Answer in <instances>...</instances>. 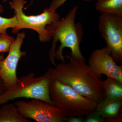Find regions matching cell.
Instances as JSON below:
<instances>
[{"instance_id":"obj_1","label":"cell","mask_w":122,"mask_h":122,"mask_svg":"<svg viewBox=\"0 0 122 122\" xmlns=\"http://www.w3.org/2000/svg\"><path fill=\"white\" fill-rule=\"evenodd\" d=\"M69 62L56 65L51 77L70 86L81 95L100 102L106 98L102 76L96 74L86 62L67 55Z\"/></svg>"},{"instance_id":"obj_2","label":"cell","mask_w":122,"mask_h":122,"mask_svg":"<svg viewBox=\"0 0 122 122\" xmlns=\"http://www.w3.org/2000/svg\"><path fill=\"white\" fill-rule=\"evenodd\" d=\"M78 7L75 6L61 20L48 25L46 29L53 38L52 47L49 53L52 64L56 66L55 58L63 63L66 62L62 55L64 48H70V56L75 58L86 62L82 54L80 44L83 38V26L80 23H76L75 18Z\"/></svg>"},{"instance_id":"obj_3","label":"cell","mask_w":122,"mask_h":122,"mask_svg":"<svg viewBox=\"0 0 122 122\" xmlns=\"http://www.w3.org/2000/svg\"><path fill=\"white\" fill-rule=\"evenodd\" d=\"M52 69L49 68L45 74L40 77H36L35 73L30 72L18 78L14 86L7 89L0 96V106L20 98L39 99L54 106L49 91Z\"/></svg>"},{"instance_id":"obj_4","label":"cell","mask_w":122,"mask_h":122,"mask_svg":"<svg viewBox=\"0 0 122 122\" xmlns=\"http://www.w3.org/2000/svg\"><path fill=\"white\" fill-rule=\"evenodd\" d=\"M49 91L54 106L69 117L86 116L95 110L97 104L54 79H51Z\"/></svg>"},{"instance_id":"obj_5","label":"cell","mask_w":122,"mask_h":122,"mask_svg":"<svg viewBox=\"0 0 122 122\" xmlns=\"http://www.w3.org/2000/svg\"><path fill=\"white\" fill-rule=\"evenodd\" d=\"M25 2V0H12L10 2V7L15 11L18 23L16 27L12 29V33L15 34L22 29H30L38 33L40 41H49L52 37L46 27L60 20L59 14L49 8L44 9L43 12L39 15H26L23 11Z\"/></svg>"},{"instance_id":"obj_6","label":"cell","mask_w":122,"mask_h":122,"mask_svg":"<svg viewBox=\"0 0 122 122\" xmlns=\"http://www.w3.org/2000/svg\"><path fill=\"white\" fill-rule=\"evenodd\" d=\"M98 26L110 54L116 62H122V16L102 13L99 19Z\"/></svg>"},{"instance_id":"obj_7","label":"cell","mask_w":122,"mask_h":122,"mask_svg":"<svg viewBox=\"0 0 122 122\" xmlns=\"http://www.w3.org/2000/svg\"><path fill=\"white\" fill-rule=\"evenodd\" d=\"M14 104L22 117L37 122H65L68 117L58 107L39 99L18 100Z\"/></svg>"},{"instance_id":"obj_8","label":"cell","mask_w":122,"mask_h":122,"mask_svg":"<svg viewBox=\"0 0 122 122\" xmlns=\"http://www.w3.org/2000/svg\"><path fill=\"white\" fill-rule=\"evenodd\" d=\"M16 39L11 46L6 58L0 61V77L7 89L13 86L17 82V69L19 61L26 53L21 50L25 34L18 33Z\"/></svg>"},{"instance_id":"obj_9","label":"cell","mask_w":122,"mask_h":122,"mask_svg":"<svg viewBox=\"0 0 122 122\" xmlns=\"http://www.w3.org/2000/svg\"><path fill=\"white\" fill-rule=\"evenodd\" d=\"M89 65L96 74H103L122 83V66L116 64L107 48L95 50L91 55Z\"/></svg>"},{"instance_id":"obj_10","label":"cell","mask_w":122,"mask_h":122,"mask_svg":"<svg viewBox=\"0 0 122 122\" xmlns=\"http://www.w3.org/2000/svg\"><path fill=\"white\" fill-rule=\"evenodd\" d=\"M122 100H115L106 98L97 104L95 110L105 119L122 117L120 115Z\"/></svg>"},{"instance_id":"obj_11","label":"cell","mask_w":122,"mask_h":122,"mask_svg":"<svg viewBox=\"0 0 122 122\" xmlns=\"http://www.w3.org/2000/svg\"><path fill=\"white\" fill-rule=\"evenodd\" d=\"M0 107V122H30L22 117L16 107L12 103L3 105Z\"/></svg>"},{"instance_id":"obj_12","label":"cell","mask_w":122,"mask_h":122,"mask_svg":"<svg viewBox=\"0 0 122 122\" xmlns=\"http://www.w3.org/2000/svg\"><path fill=\"white\" fill-rule=\"evenodd\" d=\"M102 83L107 98L122 100V83L112 78L107 77Z\"/></svg>"},{"instance_id":"obj_13","label":"cell","mask_w":122,"mask_h":122,"mask_svg":"<svg viewBox=\"0 0 122 122\" xmlns=\"http://www.w3.org/2000/svg\"><path fill=\"white\" fill-rule=\"evenodd\" d=\"M95 5L101 13L113 14L122 16V0H98Z\"/></svg>"},{"instance_id":"obj_14","label":"cell","mask_w":122,"mask_h":122,"mask_svg":"<svg viewBox=\"0 0 122 122\" xmlns=\"http://www.w3.org/2000/svg\"><path fill=\"white\" fill-rule=\"evenodd\" d=\"M1 8L0 10V12ZM18 21L15 16L10 18H6L0 16V34L7 32L9 28H14L18 25Z\"/></svg>"},{"instance_id":"obj_15","label":"cell","mask_w":122,"mask_h":122,"mask_svg":"<svg viewBox=\"0 0 122 122\" xmlns=\"http://www.w3.org/2000/svg\"><path fill=\"white\" fill-rule=\"evenodd\" d=\"M14 40L13 37L8 35L7 33L0 34V54L8 52Z\"/></svg>"},{"instance_id":"obj_16","label":"cell","mask_w":122,"mask_h":122,"mask_svg":"<svg viewBox=\"0 0 122 122\" xmlns=\"http://www.w3.org/2000/svg\"><path fill=\"white\" fill-rule=\"evenodd\" d=\"M84 122H105V119L96 110L90 112L86 116Z\"/></svg>"},{"instance_id":"obj_17","label":"cell","mask_w":122,"mask_h":122,"mask_svg":"<svg viewBox=\"0 0 122 122\" xmlns=\"http://www.w3.org/2000/svg\"><path fill=\"white\" fill-rule=\"evenodd\" d=\"M68 0H53L49 8L56 11V10L64 4ZM85 1L96 0H83Z\"/></svg>"},{"instance_id":"obj_18","label":"cell","mask_w":122,"mask_h":122,"mask_svg":"<svg viewBox=\"0 0 122 122\" xmlns=\"http://www.w3.org/2000/svg\"><path fill=\"white\" fill-rule=\"evenodd\" d=\"M85 118L80 116H68L66 119L67 122H84Z\"/></svg>"},{"instance_id":"obj_19","label":"cell","mask_w":122,"mask_h":122,"mask_svg":"<svg viewBox=\"0 0 122 122\" xmlns=\"http://www.w3.org/2000/svg\"><path fill=\"white\" fill-rule=\"evenodd\" d=\"M7 90L6 87L4 85L1 78L0 77V96L5 93Z\"/></svg>"},{"instance_id":"obj_20","label":"cell","mask_w":122,"mask_h":122,"mask_svg":"<svg viewBox=\"0 0 122 122\" xmlns=\"http://www.w3.org/2000/svg\"><path fill=\"white\" fill-rule=\"evenodd\" d=\"M122 117L113 118L105 119V122H122Z\"/></svg>"},{"instance_id":"obj_21","label":"cell","mask_w":122,"mask_h":122,"mask_svg":"<svg viewBox=\"0 0 122 122\" xmlns=\"http://www.w3.org/2000/svg\"><path fill=\"white\" fill-rule=\"evenodd\" d=\"M5 57H4L3 55H0V61L4 60V59H5Z\"/></svg>"},{"instance_id":"obj_22","label":"cell","mask_w":122,"mask_h":122,"mask_svg":"<svg viewBox=\"0 0 122 122\" xmlns=\"http://www.w3.org/2000/svg\"><path fill=\"white\" fill-rule=\"evenodd\" d=\"M8 0H2V2L5 3V2H7Z\"/></svg>"}]
</instances>
